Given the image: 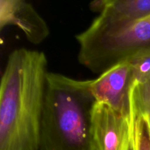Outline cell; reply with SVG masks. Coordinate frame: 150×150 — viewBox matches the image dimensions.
Listing matches in <instances>:
<instances>
[{"label":"cell","mask_w":150,"mask_h":150,"mask_svg":"<svg viewBox=\"0 0 150 150\" xmlns=\"http://www.w3.org/2000/svg\"><path fill=\"white\" fill-rule=\"evenodd\" d=\"M130 115L133 150H150L149 122L138 107L133 95V87L130 94Z\"/></svg>","instance_id":"ba28073f"},{"label":"cell","mask_w":150,"mask_h":150,"mask_svg":"<svg viewBox=\"0 0 150 150\" xmlns=\"http://www.w3.org/2000/svg\"><path fill=\"white\" fill-rule=\"evenodd\" d=\"M76 39L79 63L100 75L141 53L150 51V16L127 23H108L97 17Z\"/></svg>","instance_id":"3957f363"},{"label":"cell","mask_w":150,"mask_h":150,"mask_svg":"<svg viewBox=\"0 0 150 150\" xmlns=\"http://www.w3.org/2000/svg\"><path fill=\"white\" fill-rule=\"evenodd\" d=\"M133 94L138 107L147 119L150 129V81L143 84L135 81Z\"/></svg>","instance_id":"30bf717a"},{"label":"cell","mask_w":150,"mask_h":150,"mask_svg":"<svg viewBox=\"0 0 150 150\" xmlns=\"http://www.w3.org/2000/svg\"><path fill=\"white\" fill-rule=\"evenodd\" d=\"M133 82L132 64L130 61H125L90 80V86L97 102L104 103L115 111L128 114Z\"/></svg>","instance_id":"5b68a950"},{"label":"cell","mask_w":150,"mask_h":150,"mask_svg":"<svg viewBox=\"0 0 150 150\" xmlns=\"http://www.w3.org/2000/svg\"><path fill=\"white\" fill-rule=\"evenodd\" d=\"M150 16V0H108L99 17L108 23H127Z\"/></svg>","instance_id":"52a82bcc"},{"label":"cell","mask_w":150,"mask_h":150,"mask_svg":"<svg viewBox=\"0 0 150 150\" xmlns=\"http://www.w3.org/2000/svg\"><path fill=\"white\" fill-rule=\"evenodd\" d=\"M128 61L131 63L133 79L138 84L150 81V51L141 53Z\"/></svg>","instance_id":"9c48e42d"},{"label":"cell","mask_w":150,"mask_h":150,"mask_svg":"<svg viewBox=\"0 0 150 150\" xmlns=\"http://www.w3.org/2000/svg\"><path fill=\"white\" fill-rule=\"evenodd\" d=\"M91 139L92 150H133L130 112H119L104 103H95Z\"/></svg>","instance_id":"277c9868"},{"label":"cell","mask_w":150,"mask_h":150,"mask_svg":"<svg viewBox=\"0 0 150 150\" xmlns=\"http://www.w3.org/2000/svg\"><path fill=\"white\" fill-rule=\"evenodd\" d=\"M48 73L42 51L9 54L0 85V150H39Z\"/></svg>","instance_id":"6da1fadb"},{"label":"cell","mask_w":150,"mask_h":150,"mask_svg":"<svg viewBox=\"0 0 150 150\" xmlns=\"http://www.w3.org/2000/svg\"><path fill=\"white\" fill-rule=\"evenodd\" d=\"M90 80L48 72L39 150H92V109L96 103Z\"/></svg>","instance_id":"7a4b0ae2"},{"label":"cell","mask_w":150,"mask_h":150,"mask_svg":"<svg viewBox=\"0 0 150 150\" xmlns=\"http://www.w3.org/2000/svg\"><path fill=\"white\" fill-rule=\"evenodd\" d=\"M8 26L19 28L33 45L40 44L50 35L45 19L24 0H0V29Z\"/></svg>","instance_id":"8992f818"},{"label":"cell","mask_w":150,"mask_h":150,"mask_svg":"<svg viewBox=\"0 0 150 150\" xmlns=\"http://www.w3.org/2000/svg\"><path fill=\"white\" fill-rule=\"evenodd\" d=\"M108 3V0H98L93 1L89 4V8L92 12L98 13L100 14L103 12Z\"/></svg>","instance_id":"8fae6325"}]
</instances>
